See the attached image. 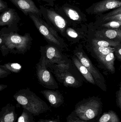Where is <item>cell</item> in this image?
I'll return each mask as SVG.
<instances>
[{
    "label": "cell",
    "instance_id": "cell-1",
    "mask_svg": "<svg viewBox=\"0 0 121 122\" xmlns=\"http://www.w3.org/2000/svg\"><path fill=\"white\" fill-rule=\"evenodd\" d=\"M32 39L30 34L21 36L6 28L0 32V48L4 56L9 53L24 54L30 48Z\"/></svg>",
    "mask_w": 121,
    "mask_h": 122
},
{
    "label": "cell",
    "instance_id": "cell-2",
    "mask_svg": "<svg viewBox=\"0 0 121 122\" xmlns=\"http://www.w3.org/2000/svg\"><path fill=\"white\" fill-rule=\"evenodd\" d=\"M13 97L23 109L29 111L34 116H38L50 110L45 102L28 88L20 90Z\"/></svg>",
    "mask_w": 121,
    "mask_h": 122
},
{
    "label": "cell",
    "instance_id": "cell-3",
    "mask_svg": "<svg viewBox=\"0 0 121 122\" xmlns=\"http://www.w3.org/2000/svg\"><path fill=\"white\" fill-rule=\"evenodd\" d=\"M103 104L101 99L92 97L84 99L76 104L74 112L85 121L96 120L102 114Z\"/></svg>",
    "mask_w": 121,
    "mask_h": 122
},
{
    "label": "cell",
    "instance_id": "cell-4",
    "mask_svg": "<svg viewBox=\"0 0 121 122\" xmlns=\"http://www.w3.org/2000/svg\"><path fill=\"white\" fill-rule=\"evenodd\" d=\"M35 26L49 44H52L62 51L67 48L64 40L58 35L57 31L40 17L34 14H29Z\"/></svg>",
    "mask_w": 121,
    "mask_h": 122
},
{
    "label": "cell",
    "instance_id": "cell-5",
    "mask_svg": "<svg viewBox=\"0 0 121 122\" xmlns=\"http://www.w3.org/2000/svg\"><path fill=\"white\" fill-rule=\"evenodd\" d=\"M46 67L54 74L58 81L67 87H77L80 83L72 73L70 61L65 64L48 65Z\"/></svg>",
    "mask_w": 121,
    "mask_h": 122
},
{
    "label": "cell",
    "instance_id": "cell-6",
    "mask_svg": "<svg viewBox=\"0 0 121 122\" xmlns=\"http://www.w3.org/2000/svg\"><path fill=\"white\" fill-rule=\"evenodd\" d=\"M62 51L59 48L50 44L40 46V48L41 56L44 58L46 66L69 62V59L62 53Z\"/></svg>",
    "mask_w": 121,
    "mask_h": 122
},
{
    "label": "cell",
    "instance_id": "cell-7",
    "mask_svg": "<svg viewBox=\"0 0 121 122\" xmlns=\"http://www.w3.org/2000/svg\"><path fill=\"white\" fill-rule=\"evenodd\" d=\"M36 68L37 78L41 85L48 89H58V83L54 79L50 70L46 67L45 60L42 56L39 62L36 64Z\"/></svg>",
    "mask_w": 121,
    "mask_h": 122
},
{
    "label": "cell",
    "instance_id": "cell-8",
    "mask_svg": "<svg viewBox=\"0 0 121 122\" xmlns=\"http://www.w3.org/2000/svg\"><path fill=\"white\" fill-rule=\"evenodd\" d=\"M75 56L78 59L81 63L85 66L92 75L98 86L103 91H106L104 81L102 75L95 68L89 58L81 51H75Z\"/></svg>",
    "mask_w": 121,
    "mask_h": 122
},
{
    "label": "cell",
    "instance_id": "cell-9",
    "mask_svg": "<svg viewBox=\"0 0 121 122\" xmlns=\"http://www.w3.org/2000/svg\"><path fill=\"white\" fill-rule=\"evenodd\" d=\"M46 19L50 23L49 25L56 31L60 33L63 37H65V32L67 24L66 20L55 11L51 9H45Z\"/></svg>",
    "mask_w": 121,
    "mask_h": 122
},
{
    "label": "cell",
    "instance_id": "cell-10",
    "mask_svg": "<svg viewBox=\"0 0 121 122\" xmlns=\"http://www.w3.org/2000/svg\"><path fill=\"white\" fill-rule=\"evenodd\" d=\"M20 20V17L15 9L8 8L3 12L0 16V26H8V29L12 31L18 30L17 23Z\"/></svg>",
    "mask_w": 121,
    "mask_h": 122
},
{
    "label": "cell",
    "instance_id": "cell-11",
    "mask_svg": "<svg viewBox=\"0 0 121 122\" xmlns=\"http://www.w3.org/2000/svg\"><path fill=\"white\" fill-rule=\"evenodd\" d=\"M26 15L30 14H36L41 16L42 11L39 9L32 0H9Z\"/></svg>",
    "mask_w": 121,
    "mask_h": 122
},
{
    "label": "cell",
    "instance_id": "cell-12",
    "mask_svg": "<svg viewBox=\"0 0 121 122\" xmlns=\"http://www.w3.org/2000/svg\"><path fill=\"white\" fill-rule=\"evenodd\" d=\"M40 92L43 95L50 106L52 107L58 108L64 103V97L59 90H42Z\"/></svg>",
    "mask_w": 121,
    "mask_h": 122
},
{
    "label": "cell",
    "instance_id": "cell-13",
    "mask_svg": "<svg viewBox=\"0 0 121 122\" xmlns=\"http://www.w3.org/2000/svg\"><path fill=\"white\" fill-rule=\"evenodd\" d=\"M17 116L15 106L8 104L1 110L0 122H15Z\"/></svg>",
    "mask_w": 121,
    "mask_h": 122
},
{
    "label": "cell",
    "instance_id": "cell-14",
    "mask_svg": "<svg viewBox=\"0 0 121 122\" xmlns=\"http://www.w3.org/2000/svg\"><path fill=\"white\" fill-rule=\"evenodd\" d=\"M121 6V1L119 0H103L96 4L94 11L95 13H102Z\"/></svg>",
    "mask_w": 121,
    "mask_h": 122
},
{
    "label": "cell",
    "instance_id": "cell-15",
    "mask_svg": "<svg viewBox=\"0 0 121 122\" xmlns=\"http://www.w3.org/2000/svg\"><path fill=\"white\" fill-rule=\"evenodd\" d=\"M72 61L76 67L85 77L86 80L93 84H96L94 79L88 69L84 66L75 56L72 57Z\"/></svg>",
    "mask_w": 121,
    "mask_h": 122
},
{
    "label": "cell",
    "instance_id": "cell-16",
    "mask_svg": "<svg viewBox=\"0 0 121 122\" xmlns=\"http://www.w3.org/2000/svg\"><path fill=\"white\" fill-rule=\"evenodd\" d=\"M95 122H121L116 112L112 110L104 112L96 120Z\"/></svg>",
    "mask_w": 121,
    "mask_h": 122
},
{
    "label": "cell",
    "instance_id": "cell-17",
    "mask_svg": "<svg viewBox=\"0 0 121 122\" xmlns=\"http://www.w3.org/2000/svg\"><path fill=\"white\" fill-rule=\"evenodd\" d=\"M99 59L109 71L112 72H115L114 62L115 57L113 52L110 53L107 56L100 58Z\"/></svg>",
    "mask_w": 121,
    "mask_h": 122
},
{
    "label": "cell",
    "instance_id": "cell-18",
    "mask_svg": "<svg viewBox=\"0 0 121 122\" xmlns=\"http://www.w3.org/2000/svg\"><path fill=\"white\" fill-rule=\"evenodd\" d=\"M94 51L99 59L104 57L112 52L115 51V48L112 47H99L94 46Z\"/></svg>",
    "mask_w": 121,
    "mask_h": 122
},
{
    "label": "cell",
    "instance_id": "cell-19",
    "mask_svg": "<svg viewBox=\"0 0 121 122\" xmlns=\"http://www.w3.org/2000/svg\"><path fill=\"white\" fill-rule=\"evenodd\" d=\"M101 33L102 34L98 33V35L100 36H104L105 37L110 39H121V30L119 29H108L102 31Z\"/></svg>",
    "mask_w": 121,
    "mask_h": 122
},
{
    "label": "cell",
    "instance_id": "cell-20",
    "mask_svg": "<svg viewBox=\"0 0 121 122\" xmlns=\"http://www.w3.org/2000/svg\"><path fill=\"white\" fill-rule=\"evenodd\" d=\"M92 43L94 46L104 47H116L120 44V43L118 41L96 39L93 40Z\"/></svg>",
    "mask_w": 121,
    "mask_h": 122
},
{
    "label": "cell",
    "instance_id": "cell-21",
    "mask_svg": "<svg viewBox=\"0 0 121 122\" xmlns=\"http://www.w3.org/2000/svg\"><path fill=\"white\" fill-rule=\"evenodd\" d=\"M63 10L65 14L70 19L75 21H80L81 20V18L79 13L73 9L65 7Z\"/></svg>",
    "mask_w": 121,
    "mask_h": 122
},
{
    "label": "cell",
    "instance_id": "cell-22",
    "mask_svg": "<svg viewBox=\"0 0 121 122\" xmlns=\"http://www.w3.org/2000/svg\"><path fill=\"white\" fill-rule=\"evenodd\" d=\"M33 116L31 112L23 109L22 114L18 119L17 122H35Z\"/></svg>",
    "mask_w": 121,
    "mask_h": 122
},
{
    "label": "cell",
    "instance_id": "cell-23",
    "mask_svg": "<svg viewBox=\"0 0 121 122\" xmlns=\"http://www.w3.org/2000/svg\"><path fill=\"white\" fill-rule=\"evenodd\" d=\"M0 66L13 73H18L22 69V66L18 63H9L1 65Z\"/></svg>",
    "mask_w": 121,
    "mask_h": 122
},
{
    "label": "cell",
    "instance_id": "cell-24",
    "mask_svg": "<svg viewBox=\"0 0 121 122\" xmlns=\"http://www.w3.org/2000/svg\"><path fill=\"white\" fill-rule=\"evenodd\" d=\"M79 34L75 30L70 27H67L65 32V37L69 41L76 39L79 37Z\"/></svg>",
    "mask_w": 121,
    "mask_h": 122
},
{
    "label": "cell",
    "instance_id": "cell-25",
    "mask_svg": "<svg viewBox=\"0 0 121 122\" xmlns=\"http://www.w3.org/2000/svg\"><path fill=\"white\" fill-rule=\"evenodd\" d=\"M96 120L85 121L80 119L75 114V112L72 111L67 117L66 122H95Z\"/></svg>",
    "mask_w": 121,
    "mask_h": 122
},
{
    "label": "cell",
    "instance_id": "cell-26",
    "mask_svg": "<svg viewBox=\"0 0 121 122\" xmlns=\"http://www.w3.org/2000/svg\"><path fill=\"white\" fill-rule=\"evenodd\" d=\"M102 26L111 28H118L121 27V21L112 20L102 25Z\"/></svg>",
    "mask_w": 121,
    "mask_h": 122
},
{
    "label": "cell",
    "instance_id": "cell-27",
    "mask_svg": "<svg viewBox=\"0 0 121 122\" xmlns=\"http://www.w3.org/2000/svg\"><path fill=\"white\" fill-rule=\"evenodd\" d=\"M103 20L104 21H111L112 20H118L121 21V13L109 17L104 16Z\"/></svg>",
    "mask_w": 121,
    "mask_h": 122
},
{
    "label": "cell",
    "instance_id": "cell-28",
    "mask_svg": "<svg viewBox=\"0 0 121 122\" xmlns=\"http://www.w3.org/2000/svg\"><path fill=\"white\" fill-rule=\"evenodd\" d=\"M116 104L121 112V82L119 90L116 92Z\"/></svg>",
    "mask_w": 121,
    "mask_h": 122
},
{
    "label": "cell",
    "instance_id": "cell-29",
    "mask_svg": "<svg viewBox=\"0 0 121 122\" xmlns=\"http://www.w3.org/2000/svg\"><path fill=\"white\" fill-rule=\"evenodd\" d=\"M11 72L0 66V78H4L8 76Z\"/></svg>",
    "mask_w": 121,
    "mask_h": 122
},
{
    "label": "cell",
    "instance_id": "cell-30",
    "mask_svg": "<svg viewBox=\"0 0 121 122\" xmlns=\"http://www.w3.org/2000/svg\"><path fill=\"white\" fill-rule=\"evenodd\" d=\"M8 9L6 2L3 0H0V12L3 13L8 10Z\"/></svg>",
    "mask_w": 121,
    "mask_h": 122
},
{
    "label": "cell",
    "instance_id": "cell-31",
    "mask_svg": "<svg viewBox=\"0 0 121 122\" xmlns=\"http://www.w3.org/2000/svg\"><path fill=\"white\" fill-rule=\"evenodd\" d=\"M121 13V6L119 8H118L117 9L114 10L113 11H111L110 13L107 14L106 17H109V16H112L114 15L117 14H119Z\"/></svg>",
    "mask_w": 121,
    "mask_h": 122
},
{
    "label": "cell",
    "instance_id": "cell-32",
    "mask_svg": "<svg viewBox=\"0 0 121 122\" xmlns=\"http://www.w3.org/2000/svg\"><path fill=\"white\" fill-rule=\"evenodd\" d=\"M116 47L115 51L116 55L118 59L121 61V45L120 44Z\"/></svg>",
    "mask_w": 121,
    "mask_h": 122
},
{
    "label": "cell",
    "instance_id": "cell-33",
    "mask_svg": "<svg viewBox=\"0 0 121 122\" xmlns=\"http://www.w3.org/2000/svg\"><path fill=\"white\" fill-rule=\"evenodd\" d=\"M57 119L55 120L40 119L37 122H57Z\"/></svg>",
    "mask_w": 121,
    "mask_h": 122
},
{
    "label": "cell",
    "instance_id": "cell-34",
    "mask_svg": "<svg viewBox=\"0 0 121 122\" xmlns=\"http://www.w3.org/2000/svg\"><path fill=\"white\" fill-rule=\"evenodd\" d=\"M7 87V85H5L0 84V92H1L2 90H4V89Z\"/></svg>",
    "mask_w": 121,
    "mask_h": 122
},
{
    "label": "cell",
    "instance_id": "cell-35",
    "mask_svg": "<svg viewBox=\"0 0 121 122\" xmlns=\"http://www.w3.org/2000/svg\"><path fill=\"white\" fill-rule=\"evenodd\" d=\"M40 0L43 1H45L47 3H50L51 4H53L54 1L57 0Z\"/></svg>",
    "mask_w": 121,
    "mask_h": 122
},
{
    "label": "cell",
    "instance_id": "cell-36",
    "mask_svg": "<svg viewBox=\"0 0 121 122\" xmlns=\"http://www.w3.org/2000/svg\"><path fill=\"white\" fill-rule=\"evenodd\" d=\"M57 122H60V120L59 119H57Z\"/></svg>",
    "mask_w": 121,
    "mask_h": 122
}]
</instances>
